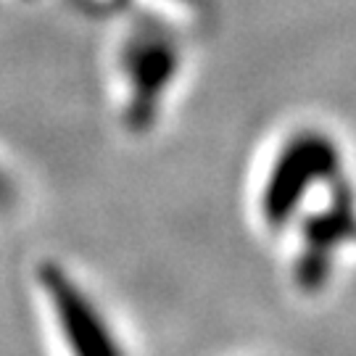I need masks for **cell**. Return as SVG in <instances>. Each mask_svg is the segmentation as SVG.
Segmentation results:
<instances>
[{
	"label": "cell",
	"instance_id": "obj_1",
	"mask_svg": "<svg viewBox=\"0 0 356 356\" xmlns=\"http://www.w3.org/2000/svg\"><path fill=\"white\" fill-rule=\"evenodd\" d=\"M182 69V48L156 19L129 26L116 51V76L122 95V124L132 135L151 132Z\"/></svg>",
	"mask_w": 356,
	"mask_h": 356
},
{
	"label": "cell",
	"instance_id": "obj_2",
	"mask_svg": "<svg viewBox=\"0 0 356 356\" xmlns=\"http://www.w3.org/2000/svg\"><path fill=\"white\" fill-rule=\"evenodd\" d=\"M35 280L42 301L48 306L53 327L72 354L111 356L124 351L114 325L108 322L95 296L64 264L53 259L40 261L35 269Z\"/></svg>",
	"mask_w": 356,
	"mask_h": 356
},
{
	"label": "cell",
	"instance_id": "obj_3",
	"mask_svg": "<svg viewBox=\"0 0 356 356\" xmlns=\"http://www.w3.org/2000/svg\"><path fill=\"white\" fill-rule=\"evenodd\" d=\"M11 193H13L11 177H8V175H6V169L0 166V209L11 201Z\"/></svg>",
	"mask_w": 356,
	"mask_h": 356
}]
</instances>
